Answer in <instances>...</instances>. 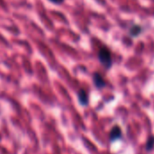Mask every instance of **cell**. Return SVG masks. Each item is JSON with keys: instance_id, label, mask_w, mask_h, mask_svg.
<instances>
[{"instance_id": "cell-1", "label": "cell", "mask_w": 154, "mask_h": 154, "mask_svg": "<svg viewBox=\"0 0 154 154\" xmlns=\"http://www.w3.org/2000/svg\"><path fill=\"white\" fill-rule=\"evenodd\" d=\"M97 58H98V60L101 63V65L106 69H109L112 68V65H113L112 53L108 47L103 46L102 48H100L98 51V53H97Z\"/></svg>"}, {"instance_id": "cell-2", "label": "cell", "mask_w": 154, "mask_h": 154, "mask_svg": "<svg viewBox=\"0 0 154 154\" xmlns=\"http://www.w3.org/2000/svg\"><path fill=\"white\" fill-rule=\"evenodd\" d=\"M123 137V133H122V129L119 125H115L109 134V140L111 142H115L117 141L119 139H122Z\"/></svg>"}, {"instance_id": "cell-3", "label": "cell", "mask_w": 154, "mask_h": 154, "mask_svg": "<svg viewBox=\"0 0 154 154\" xmlns=\"http://www.w3.org/2000/svg\"><path fill=\"white\" fill-rule=\"evenodd\" d=\"M93 82L96 86V88L97 89H102L106 87V83L104 79V78L102 77V75L98 72H96L94 73L93 75Z\"/></svg>"}, {"instance_id": "cell-4", "label": "cell", "mask_w": 154, "mask_h": 154, "mask_svg": "<svg viewBox=\"0 0 154 154\" xmlns=\"http://www.w3.org/2000/svg\"><path fill=\"white\" fill-rule=\"evenodd\" d=\"M143 32V27L139 24H133L128 31V34L133 37V38H136L138 37Z\"/></svg>"}, {"instance_id": "cell-5", "label": "cell", "mask_w": 154, "mask_h": 154, "mask_svg": "<svg viewBox=\"0 0 154 154\" xmlns=\"http://www.w3.org/2000/svg\"><path fill=\"white\" fill-rule=\"evenodd\" d=\"M78 97H79V102L82 106H88V96L87 92L84 89H80L78 93Z\"/></svg>"}, {"instance_id": "cell-6", "label": "cell", "mask_w": 154, "mask_h": 154, "mask_svg": "<svg viewBox=\"0 0 154 154\" xmlns=\"http://www.w3.org/2000/svg\"><path fill=\"white\" fill-rule=\"evenodd\" d=\"M145 148L148 152L152 151L154 148V136L153 135H150L147 139L146 144H145Z\"/></svg>"}, {"instance_id": "cell-7", "label": "cell", "mask_w": 154, "mask_h": 154, "mask_svg": "<svg viewBox=\"0 0 154 154\" xmlns=\"http://www.w3.org/2000/svg\"><path fill=\"white\" fill-rule=\"evenodd\" d=\"M49 1L51 2V3H53V4H58V5H60V4L63 3L64 0H49Z\"/></svg>"}]
</instances>
